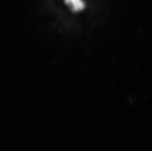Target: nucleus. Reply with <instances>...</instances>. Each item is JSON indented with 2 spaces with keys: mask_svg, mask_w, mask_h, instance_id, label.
<instances>
[{
  "mask_svg": "<svg viewBox=\"0 0 152 151\" xmlns=\"http://www.w3.org/2000/svg\"><path fill=\"white\" fill-rule=\"evenodd\" d=\"M65 2L72 8L73 11H80L84 9V2L83 0H65Z\"/></svg>",
  "mask_w": 152,
  "mask_h": 151,
  "instance_id": "obj_1",
  "label": "nucleus"
}]
</instances>
